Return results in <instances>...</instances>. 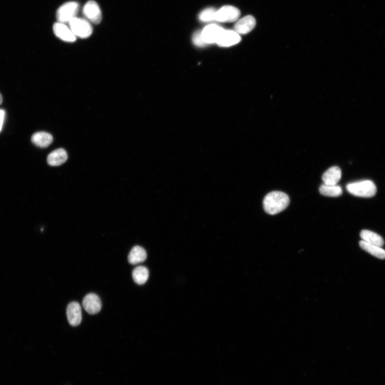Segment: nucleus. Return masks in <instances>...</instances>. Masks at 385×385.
<instances>
[{"instance_id":"obj_10","label":"nucleus","mask_w":385,"mask_h":385,"mask_svg":"<svg viewBox=\"0 0 385 385\" xmlns=\"http://www.w3.org/2000/svg\"><path fill=\"white\" fill-rule=\"evenodd\" d=\"M241 40L240 35L235 31L224 30L216 44L221 47H230L238 44Z\"/></svg>"},{"instance_id":"obj_18","label":"nucleus","mask_w":385,"mask_h":385,"mask_svg":"<svg viewBox=\"0 0 385 385\" xmlns=\"http://www.w3.org/2000/svg\"><path fill=\"white\" fill-rule=\"evenodd\" d=\"M360 246L365 251L375 256L376 258L381 260L385 259V250L381 247L370 244L363 240L360 241Z\"/></svg>"},{"instance_id":"obj_6","label":"nucleus","mask_w":385,"mask_h":385,"mask_svg":"<svg viewBox=\"0 0 385 385\" xmlns=\"http://www.w3.org/2000/svg\"><path fill=\"white\" fill-rule=\"evenodd\" d=\"M83 13L88 21L98 24L102 21V12L98 4L91 0L84 6Z\"/></svg>"},{"instance_id":"obj_22","label":"nucleus","mask_w":385,"mask_h":385,"mask_svg":"<svg viewBox=\"0 0 385 385\" xmlns=\"http://www.w3.org/2000/svg\"><path fill=\"white\" fill-rule=\"evenodd\" d=\"M193 42L195 45L198 46H204L206 45L202 39L201 31H197L194 34Z\"/></svg>"},{"instance_id":"obj_24","label":"nucleus","mask_w":385,"mask_h":385,"mask_svg":"<svg viewBox=\"0 0 385 385\" xmlns=\"http://www.w3.org/2000/svg\"><path fill=\"white\" fill-rule=\"evenodd\" d=\"M2 101H3L2 97L1 96V94H0V105L2 104Z\"/></svg>"},{"instance_id":"obj_15","label":"nucleus","mask_w":385,"mask_h":385,"mask_svg":"<svg viewBox=\"0 0 385 385\" xmlns=\"http://www.w3.org/2000/svg\"><path fill=\"white\" fill-rule=\"evenodd\" d=\"M146 259L147 253L145 250L139 246L134 247L128 256V262L132 265L144 262Z\"/></svg>"},{"instance_id":"obj_23","label":"nucleus","mask_w":385,"mask_h":385,"mask_svg":"<svg viewBox=\"0 0 385 385\" xmlns=\"http://www.w3.org/2000/svg\"><path fill=\"white\" fill-rule=\"evenodd\" d=\"M5 117V111L0 110V132L1 131Z\"/></svg>"},{"instance_id":"obj_14","label":"nucleus","mask_w":385,"mask_h":385,"mask_svg":"<svg viewBox=\"0 0 385 385\" xmlns=\"http://www.w3.org/2000/svg\"><path fill=\"white\" fill-rule=\"evenodd\" d=\"M67 159V154L62 148L56 150L51 153L47 157V163L52 166L63 165Z\"/></svg>"},{"instance_id":"obj_4","label":"nucleus","mask_w":385,"mask_h":385,"mask_svg":"<svg viewBox=\"0 0 385 385\" xmlns=\"http://www.w3.org/2000/svg\"><path fill=\"white\" fill-rule=\"evenodd\" d=\"M69 23L70 29L76 37L85 39L91 36L93 28L87 19L76 17Z\"/></svg>"},{"instance_id":"obj_19","label":"nucleus","mask_w":385,"mask_h":385,"mask_svg":"<svg viewBox=\"0 0 385 385\" xmlns=\"http://www.w3.org/2000/svg\"><path fill=\"white\" fill-rule=\"evenodd\" d=\"M132 277L135 282L138 285H143L149 278V271L144 266L135 268L132 272Z\"/></svg>"},{"instance_id":"obj_16","label":"nucleus","mask_w":385,"mask_h":385,"mask_svg":"<svg viewBox=\"0 0 385 385\" xmlns=\"http://www.w3.org/2000/svg\"><path fill=\"white\" fill-rule=\"evenodd\" d=\"M32 143L41 148L49 146L53 141L52 135L45 132H39L34 134L31 138Z\"/></svg>"},{"instance_id":"obj_5","label":"nucleus","mask_w":385,"mask_h":385,"mask_svg":"<svg viewBox=\"0 0 385 385\" xmlns=\"http://www.w3.org/2000/svg\"><path fill=\"white\" fill-rule=\"evenodd\" d=\"M240 16V10L233 6H222L216 12L215 21L220 22H233L237 21Z\"/></svg>"},{"instance_id":"obj_21","label":"nucleus","mask_w":385,"mask_h":385,"mask_svg":"<svg viewBox=\"0 0 385 385\" xmlns=\"http://www.w3.org/2000/svg\"><path fill=\"white\" fill-rule=\"evenodd\" d=\"M216 11L214 8H207L202 11L199 15V18L201 21L211 22L215 21V15Z\"/></svg>"},{"instance_id":"obj_1","label":"nucleus","mask_w":385,"mask_h":385,"mask_svg":"<svg viewBox=\"0 0 385 385\" xmlns=\"http://www.w3.org/2000/svg\"><path fill=\"white\" fill-rule=\"evenodd\" d=\"M289 201L286 193L274 191L266 196L263 202V208L267 213L274 215L284 211L289 205Z\"/></svg>"},{"instance_id":"obj_7","label":"nucleus","mask_w":385,"mask_h":385,"mask_svg":"<svg viewBox=\"0 0 385 385\" xmlns=\"http://www.w3.org/2000/svg\"><path fill=\"white\" fill-rule=\"evenodd\" d=\"M83 306L88 313L95 315L100 312L102 308V303L97 294L90 293L85 296L83 301Z\"/></svg>"},{"instance_id":"obj_2","label":"nucleus","mask_w":385,"mask_h":385,"mask_svg":"<svg viewBox=\"0 0 385 385\" xmlns=\"http://www.w3.org/2000/svg\"><path fill=\"white\" fill-rule=\"evenodd\" d=\"M346 188L350 194L361 198L373 197L377 191L375 184L370 180L351 182Z\"/></svg>"},{"instance_id":"obj_3","label":"nucleus","mask_w":385,"mask_h":385,"mask_svg":"<svg viewBox=\"0 0 385 385\" xmlns=\"http://www.w3.org/2000/svg\"><path fill=\"white\" fill-rule=\"evenodd\" d=\"M79 5L76 2H69L60 6L57 11L56 18L58 23H69L72 19L77 17Z\"/></svg>"},{"instance_id":"obj_9","label":"nucleus","mask_w":385,"mask_h":385,"mask_svg":"<svg viewBox=\"0 0 385 385\" xmlns=\"http://www.w3.org/2000/svg\"><path fill=\"white\" fill-rule=\"evenodd\" d=\"M223 31L221 27L212 24L208 25L201 31V35L206 44L216 43Z\"/></svg>"},{"instance_id":"obj_11","label":"nucleus","mask_w":385,"mask_h":385,"mask_svg":"<svg viewBox=\"0 0 385 385\" xmlns=\"http://www.w3.org/2000/svg\"><path fill=\"white\" fill-rule=\"evenodd\" d=\"M256 25V19L251 15L246 16L239 20L234 26V31L239 35H246L251 32Z\"/></svg>"},{"instance_id":"obj_13","label":"nucleus","mask_w":385,"mask_h":385,"mask_svg":"<svg viewBox=\"0 0 385 385\" xmlns=\"http://www.w3.org/2000/svg\"><path fill=\"white\" fill-rule=\"evenodd\" d=\"M341 170L338 166H332L324 173L322 176L324 184L336 185L341 178Z\"/></svg>"},{"instance_id":"obj_12","label":"nucleus","mask_w":385,"mask_h":385,"mask_svg":"<svg viewBox=\"0 0 385 385\" xmlns=\"http://www.w3.org/2000/svg\"><path fill=\"white\" fill-rule=\"evenodd\" d=\"M53 31L56 37L64 42L72 43L76 40V37L64 24L55 23L53 26Z\"/></svg>"},{"instance_id":"obj_17","label":"nucleus","mask_w":385,"mask_h":385,"mask_svg":"<svg viewBox=\"0 0 385 385\" xmlns=\"http://www.w3.org/2000/svg\"><path fill=\"white\" fill-rule=\"evenodd\" d=\"M360 236L362 240L370 244L381 247L384 245V240L380 235L367 229L362 230L361 232Z\"/></svg>"},{"instance_id":"obj_8","label":"nucleus","mask_w":385,"mask_h":385,"mask_svg":"<svg viewBox=\"0 0 385 385\" xmlns=\"http://www.w3.org/2000/svg\"><path fill=\"white\" fill-rule=\"evenodd\" d=\"M67 320L72 327H77L82 322V308L77 302H72L69 304L66 309Z\"/></svg>"},{"instance_id":"obj_20","label":"nucleus","mask_w":385,"mask_h":385,"mask_svg":"<svg viewBox=\"0 0 385 385\" xmlns=\"http://www.w3.org/2000/svg\"><path fill=\"white\" fill-rule=\"evenodd\" d=\"M320 193L327 197H337L342 194V188L339 185L323 184L320 188Z\"/></svg>"}]
</instances>
